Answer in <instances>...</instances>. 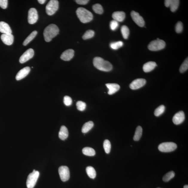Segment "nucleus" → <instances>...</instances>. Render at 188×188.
<instances>
[{"instance_id": "24", "label": "nucleus", "mask_w": 188, "mask_h": 188, "mask_svg": "<svg viewBox=\"0 0 188 188\" xmlns=\"http://www.w3.org/2000/svg\"><path fill=\"white\" fill-rule=\"evenodd\" d=\"M143 133V129L141 127L139 126L136 129V132L134 137V140L137 141L140 140Z\"/></svg>"}, {"instance_id": "8", "label": "nucleus", "mask_w": 188, "mask_h": 188, "mask_svg": "<svg viewBox=\"0 0 188 188\" xmlns=\"http://www.w3.org/2000/svg\"><path fill=\"white\" fill-rule=\"evenodd\" d=\"M59 173L61 180L63 181H67L70 178L69 169L67 166H62L59 168Z\"/></svg>"}, {"instance_id": "7", "label": "nucleus", "mask_w": 188, "mask_h": 188, "mask_svg": "<svg viewBox=\"0 0 188 188\" xmlns=\"http://www.w3.org/2000/svg\"><path fill=\"white\" fill-rule=\"evenodd\" d=\"M177 145L173 142L163 143L158 146V149L163 152H170L177 149Z\"/></svg>"}, {"instance_id": "38", "label": "nucleus", "mask_w": 188, "mask_h": 188, "mask_svg": "<svg viewBox=\"0 0 188 188\" xmlns=\"http://www.w3.org/2000/svg\"><path fill=\"white\" fill-rule=\"evenodd\" d=\"M63 103L65 106H69L72 103V100L70 97L68 96H65L63 99Z\"/></svg>"}, {"instance_id": "16", "label": "nucleus", "mask_w": 188, "mask_h": 188, "mask_svg": "<svg viewBox=\"0 0 188 188\" xmlns=\"http://www.w3.org/2000/svg\"><path fill=\"white\" fill-rule=\"evenodd\" d=\"M1 39L3 43L7 45H10L13 43L14 36L12 34H3Z\"/></svg>"}, {"instance_id": "25", "label": "nucleus", "mask_w": 188, "mask_h": 188, "mask_svg": "<svg viewBox=\"0 0 188 188\" xmlns=\"http://www.w3.org/2000/svg\"><path fill=\"white\" fill-rule=\"evenodd\" d=\"M84 155L88 156H94L96 154V152L94 149L90 147H84L82 150Z\"/></svg>"}, {"instance_id": "39", "label": "nucleus", "mask_w": 188, "mask_h": 188, "mask_svg": "<svg viewBox=\"0 0 188 188\" xmlns=\"http://www.w3.org/2000/svg\"><path fill=\"white\" fill-rule=\"evenodd\" d=\"M110 27L112 30H115L119 27V23L115 20H112L110 24Z\"/></svg>"}, {"instance_id": "32", "label": "nucleus", "mask_w": 188, "mask_h": 188, "mask_svg": "<svg viewBox=\"0 0 188 188\" xmlns=\"http://www.w3.org/2000/svg\"><path fill=\"white\" fill-rule=\"evenodd\" d=\"M94 35V32L92 30H89L86 32L82 37L84 40H86L91 39Z\"/></svg>"}, {"instance_id": "34", "label": "nucleus", "mask_w": 188, "mask_h": 188, "mask_svg": "<svg viewBox=\"0 0 188 188\" xmlns=\"http://www.w3.org/2000/svg\"><path fill=\"white\" fill-rule=\"evenodd\" d=\"M105 152L107 154H109L111 151V145L110 141L108 140H105L103 144Z\"/></svg>"}, {"instance_id": "17", "label": "nucleus", "mask_w": 188, "mask_h": 188, "mask_svg": "<svg viewBox=\"0 0 188 188\" xmlns=\"http://www.w3.org/2000/svg\"><path fill=\"white\" fill-rule=\"evenodd\" d=\"M74 54V51L73 49H68L63 52L60 58L65 61L70 60L72 59Z\"/></svg>"}, {"instance_id": "12", "label": "nucleus", "mask_w": 188, "mask_h": 188, "mask_svg": "<svg viewBox=\"0 0 188 188\" xmlns=\"http://www.w3.org/2000/svg\"><path fill=\"white\" fill-rule=\"evenodd\" d=\"M146 80L144 79H139L134 80L130 84L131 89L133 90L138 89L142 87L146 83Z\"/></svg>"}, {"instance_id": "14", "label": "nucleus", "mask_w": 188, "mask_h": 188, "mask_svg": "<svg viewBox=\"0 0 188 188\" xmlns=\"http://www.w3.org/2000/svg\"><path fill=\"white\" fill-rule=\"evenodd\" d=\"M185 119L184 112L182 111H181L175 114L172 118V121L176 125H179L182 123Z\"/></svg>"}, {"instance_id": "43", "label": "nucleus", "mask_w": 188, "mask_h": 188, "mask_svg": "<svg viewBox=\"0 0 188 188\" xmlns=\"http://www.w3.org/2000/svg\"><path fill=\"white\" fill-rule=\"evenodd\" d=\"M184 188H188V185H186L184 186Z\"/></svg>"}, {"instance_id": "4", "label": "nucleus", "mask_w": 188, "mask_h": 188, "mask_svg": "<svg viewBox=\"0 0 188 188\" xmlns=\"http://www.w3.org/2000/svg\"><path fill=\"white\" fill-rule=\"evenodd\" d=\"M166 43L163 40L157 39L152 41L149 44L148 48L151 51H158L161 50L165 47Z\"/></svg>"}, {"instance_id": "44", "label": "nucleus", "mask_w": 188, "mask_h": 188, "mask_svg": "<svg viewBox=\"0 0 188 188\" xmlns=\"http://www.w3.org/2000/svg\"><path fill=\"white\" fill-rule=\"evenodd\" d=\"M161 188L158 187V188Z\"/></svg>"}, {"instance_id": "42", "label": "nucleus", "mask_w": 188, "mask_h": 188, "mask_svg": "<svg viewBox=\"0 0 188 188\" xmlns=\"http://www.w3.org/2000/svg\"><path fill=\"white\" fill-rule=\"evenodd\" d=\"M38 1L39 3L41 4H43L45 3L46 1L45 0H38Z\"/></svg>"}, {"instance_id": "9", "label": "nucleus", "mask_w": 188, "mask_h": 188, "mask_svg": "<svg viewBox=\"0 0 188 188\" xmlns=\"http://www.w3.org/2000/svg\"><path fill=\"white\" fill-rule=\"evenodd\" d=\"M131 16L133 21L139 26L143 27L144 26L145 24L144 20L142 17L141 16L138 12L132 11L131 13Z\"/></svg>"}, {"instance_id": "41", "label": "nucleus", "mask_w": 188, "mask_h": 188, "mask_svg": "<svg viewBox=\"0 0 188 188\" xmlns=\"http://www.w3.org/2000/svg\"><path fill=\"white\" fill-rule=\"evenodd\" d=\"M76 2L79 5H84L88 4L89 1L88 0H77Z\"/></svg>"}, {"instance_id": "29", "label": "nucleus", "mask_w": 188, "mask_h": 188, "mask_svg": "<svg viewBox=\"0 0 188 188\" xmlns=\"http://www.w3.org/2000/svg\"><path fill=\"white\" fill-rule=\"evenodd\" d=\"M121 32L124 39H128L130 33L128 27L126 26H122L121 28Z\"/></svg>"}, {"instance_id": "33", "label": "nucleus", "mask_w": 188, "mask_h": 188, "mask_svg": "<svg viewBox=\"0 0 188 188\" xmlns=\"http://www.w3.org/2000/svg\"><path fill=\"white\" fill-rule=\"evenodd\" d=\"M123 45V42L121 41H119L112 43H111L110 46L112 49L116 50L122 47Z\"/></svg>"}, {"instance_id": "3", "label": "nucleus", "mask_w": 188, "mask_h": 188, "mask_svg": "<svg viewBox=\"0 0 188 188\" xmlns=\"http://www.w3.org/2000/svg\"><path fill=\"white\" fill-rule=\"evenodd\" d=\"M76 13L80 21L84 24L90 22L93 18L91 12L83 7L78 8Z\"/></svg>"}, {"instance_id": "2", "label": "nucleus", "mask_w": 188, "mask_h": 188, "mask_svg": "<svg viewBox=\"0 0 188 188\" xmlns=\"http://www.w3.org/2000/svg\"><path fill=\"white\" fill-rule=\"evenodd\" d=\"M59 30L57 26L54 24L48 25L44 29L43 35L45 41L50 42L59 34Z\"/></svg>"}, {"instance_id": "18", "label": "nucleus", "mask_w": 188, "mask_h": 188, "mask_svg": "<svg viewBox=\"0 0 188 188\" xmlns=\"http://www.w3.org/2000/svg\"><path fill=\"white\" fill-rule=\"evenodd\" d=\"M106 85L109 90L108 94L109 95L114 94L120 90V88L119 84L116 83H107Z\"/></svg>"}, {"instance_id": "35", "label": "nucleus", "mask_w": 188, "mask_h": 188, "mask_svg": "<svg viewBox=\"0 0 188 188\" xmlns=\"http://www.w3.org/2000/svg\"><path fill=\"white\" fill-rule=\"evenodd\" d=\"M188 68V59L187 58L184 62H183L182 65H181V66L179 69V71L180 73H183L184 72L186 71Z\"/></svg>"}, {"instance_id": "26", "label": "nucleus", "mask_w": 188, "mask_h": 188, "mask_svg": "<svg viewBox=\"0 0 188 188\" xmlns=\"http://www.w3.org/2000/svg\"><path fill=\"white\" fill-rule=\"evenodd\" d=\"M86 172L88 176L90 178L94 179L96 176V172L94 169L91 166H88L86 168Z\"/></svg>"}, {"instance_id": "21", "label": "nucleus", "mask_w": 188, "mask_h": 188, "mask_svg": "<svg viewBox=\"0 0 188 188\" xmlns=\"http://www.w3.org/2000/svg\"><path fill=\"white\" fill-rule=\"evenodd\" d=\"M157 65L155 62H149L145 63L143 65V69L145 73L149 72L155 69Z\"/></svg>"}, {"instance_id": "6", "label": "nucleus", "mask_w": 188, "mask_h": 188, "mask_svg": "<svg viewBox=\"0 0 188 188\" xmlns=\"http://www.w3.org/2000/svg\"><path fill=\"white\" fill-rule=\"evenodd\" d=\"M59 8V2L56 0H51L46 7V13L48 15L52 16L56 12Z\"/></svg>"}, {"instance_id": "23", "label": "nucleus", "mask_w": 188, "mask_h": 188, "mask_svg": "<svg viewBox=\"0 0 188 188\" xmlns=\"http://www.w3.org/2000/svg\"><path fill=\"white\" fill-rule=\"evenodd\" d=\"M94 126L93 122L91 121L86 122L82 127V132L84 134H86L91 130Z\"/></svg>"}, {"instance_id": "10", "label": "nucleus", "mask_w": 188, "mask_h": 188, "mask_svg": "<svg viewBox=\"0 0 188 188\" xmlns=\"http://www.w3.org/2000/svg\"><path fill=\"white\" fill-rule=\"evenodd\" d=\"M28 19L29 24H34L37 22L38 19V12L35 8H32L29 10Z\"/></svg>"}, {"instance_id": "36", "label": "nucleus", "mask_w": 188, "mask_h": 188, "mask_svg": "<svg viewBox=\"0 0 188 188\" xmlns=\"http://www.w3.org/2000/svg\"><path fill=\"white\" fill-rule=\"evenodd\" d=\"M77 109L80 111H83L86 108V104L85 103L81 101H77Z\"/></svg>"}, {"instance_id": "19", "label": "nucleus", "mask_w": 188, "mask_h": 188, "mask_svg": "<svg viewBox=\"0 0 188 188\" xmlns=\"http://www.w3.org/2000/svg\"><path fill=\"white\" fill-rule=\"evenodd\" d=\"M114 20L118 22H122L126 17L125 13L122 11H117L114 12L112 14Z\"/></svg>"}, {"instance_id": "37", "label": "nucleus", "mask_w": 188, "mask_h": 188, "mask_svg": "<svg viewBox=\"0 0 188 188\" xmlns=\"http://www.w3.org/2000/svg\"><path fill=\"white\" fill-rule=\"evenodd\" d=\"M183 23L181 22H179L177 23L175 26V31L177 33H180L182 32L183 30Z\"/></svg>"}, {"instance_id": "28", "label": "nucleus", "mask_w": 188, "mask_h": 188, "mask_svg": "<svg viewBox=\"0 0 188 188\" xmlns=\"http://www.w3.org/2000/svg\"><path fill=\"white\" fill-rule=\"evenodd\" d=\"M92 9L96 13L101 14L103 13V8L100 4H94L92 6Z\"/></svg>"}, {"instance_id": "11", "label": "nucleus", "mask_w": 188, "mask_h": 188, "mask_svg": "<svg viewBox=\"0 0 188 188\" xmlns=\"http://www.w3.org/2000/svg\"><path fill=\"white\" fill-rule=\"evenodd\" d=\"M34 54V52L32 48H29L20 57L19 62L21 63H23L32 58Z\"/></svg>"}, {"instance_id": "22", "label": "nucleus", "mask_w": 188, "mask_h": 188, "mask_svg": "<svg viewBox=\"0 0 188 188\" xmlns=\"http://www.w3.org/2000/svg\"><path fill=\"white\" fill-rule=\"evenodd\" d=\"M68 129L65 126H61L59 132V137L61 140H65L68 136Z\"/></svg>"}, {"instance_id": "13", "label": "nucleus", "mask_w": 188, "mask_h": 188, "mask_svg": "<svg viewBox=\"0 0 188 188\" xmlns=\"http://www.w3.org/2000/svg\"><path fill=\"white\" fill-rule=\"evenodd\" d=\"M179 4L178 0H166L165 5L166 7H170L171 11L174 12L178 9Z\"/></svg>"}, {"instance_id": "30", "label": "nucleus", "mask_w": 188, "mask_h": 188, "mask_svg": "<svg viewBox=\"0 0 188 188\" xmlns=\"http://www.w3.org/2000/svg\"><path fill=\"white\" fill-rule=\"evenodd\" d=\"M175 173L173 171L166 173L163 178V180L164 182H168L175 177Z\"/></svg>"}, {"instance_id": "15", "label": "nucleus", "mask_w": 188, "mask_h": 188, "mask_svg": "<svg viewBox=\"0 0 188 188\" xmlns=\"http://www.w3.org/2000/svg\"><path fill=\"white\" fill-rule=\"evenodd\" d=\"M30 71V68L29 67H25L21 69L17 74L16 76V80L19 81L24 79L28 74Z\"/></svg>"}, {"instance_id": "31", "label": "nucleus", "mask_w": 188, "mask_h": 188, "mask_svg": "<svg viewBox=\"0 0 188 188\" xmlns=\"http://www.w3.org/2000/svg\"><path fill=\"white\" fill-rule=\"evenodd\" d=\"M165 107L163 105H160L156 109L155 111V115L156 117H159L164 112Z\"/></svg>"}, {"instance_id": "20", "label": "nucleus", "mask_w": 188, "mask_h": 188, "mask_svg": "<svg viewBox=\"0 0 188 188\" xmlns=\"http://www.w3.org/2000/svg\"><path fill=\"white\" fill-rule=\"evenodd\" d=\"M0 32L4 34H12V31L9 25L1 22H0Z\"/></svg>"}, {"instance_id": "1", "label": "nucleus", "mask_w": 188, "mask_h": 188, "mask_svg": "<svg viewBox=\"0 0 188 188\" xmlns=\"http://www.w3.org/2000/svg\"><path fill=\"white\" fill-rule=\"evenodd\" d=\"M93 64L96 68L101 71H109L113 69L112 65L110 62L100 57H96L94 58Z\"/></svg>"}, {"instance_id": "40", "label": "nucleus", "mask_w": 188, "mask_h": 188, "mask_svg": "<svg viewBox=\"0 0 188 188\" xmlns=\"http://www.w3.org/2000/svg\"><path fill=\"white\" fill-rule=\"evenodd\" d=\"M8 5L7 0H0V7L3 9L7 8Z\"/></svg>"}, {"instance_id": "27", "label": "nucleus", "mask_w": 188, "mask_h": 188, "mask_svg": "<svg viewBox=\"0 0 188 188\" xmlns=\"http://www.w3.org/2000/svg\"><path fill=\"white\" fill-rule=\"evenodd\" d=\"M37 32L36 31H34L32 32L30 35L27 37L23 43V45L26 46L30 42L34 39L36 35H37Z\"/></svg>"}, {"instance_id": "5", "label": "nucleus", "mask_w": 188, "mask_h": 188, "mask_svg": "<svg viewBox=\"0 0 188 188\" xmlns=\"http://www.w3.org/2000/svg\"><path fill=\"white\" fill-rule=\"evenodd\" d=\"M39 175V173L37 171L34 170L28 175L27 178L26 185L28 188H33L37 183Z\"/></svg>"}]
</instances>
